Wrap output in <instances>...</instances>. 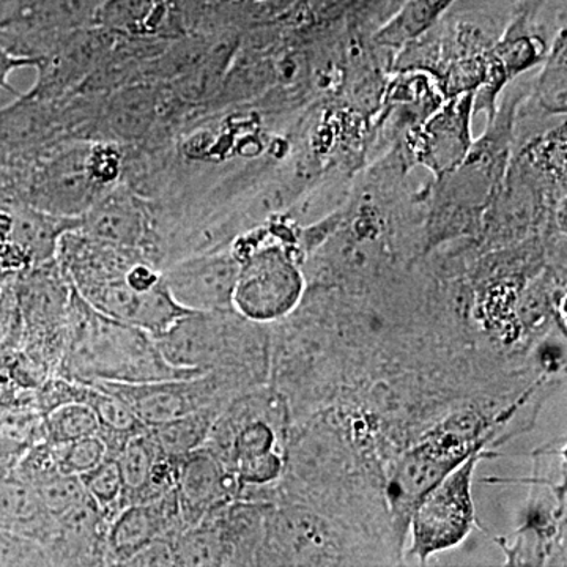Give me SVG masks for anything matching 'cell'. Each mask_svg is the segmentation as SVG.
Listing matches in <instances>:
<instances>
[{
	"label": "cell",
	"mask_w": 567,
	"mask_h": 567,
	"mask_svg": "<svg viewBox=\"0 0 567 567\" xmlns=\"http://www.w3.org/2000/svg\"><path fill=\"white\" fill-rule=\"evenodd\" d=\"M13 278H17V275L7 274V271L0 270V293L3 292L7 284H9Z\"/></svg>",
	"instance_id": "obj_18"
},
{
	"label": "cell",
	"mask_w": 567,
	"mask_h": 567,
	"mask_svg": "<svg viewBox=\"0 0 567 567\" xmlns=\"http://www.w3.org/2000/svg\"><path fill=\"white\" fill-rule=\"evenodd\" d=\"M174 491L186 528L226 506L240 488L221 458L203 446L175 461Z\"/></svg>",
	"instance_id": "obj_7"
},
{
	"label": "cell",
	"mask_w": 567,
	"mask_h": 567,
	"mask_svg": "<svg viewBox=\"0 0 567 567\" xmlns=\"http://www.w3.org/2000/svg\"><path fill=\"white\" fill-rule=\"evenodd\" d=\"M58 371L62 379L89 385L200 375L167 363L152 334L96 311L73 287Z\"/></svg>",
	"instance_id": "obj_1"
},
{
	"label": "cell",
	"mask_w": 567,
	"mask_h": 567,
	"mask_svg": "<svg viewBox=\"0 0 567 567\" xmlns=\"http://www.w3.org/2000/svg\"><path fill=\"white\" fill-rule=\"evenodd\" d=\"M44 427L51 445H62L85 436L99 435L102 424L91 405L71 401L48 410Z\"/></svg>",
	"instance_id": "obj_11"
},
{
	"label": "cell",
	"mask_w": 567,
	"mask_h": 567,
	"mask_svg": "<svg viewBox=\"0 0 567 567\" xmlns=\"http://www.w3.org/2000/svg\"><path fill=\"white\" fill-rule=\"evenodd\" d=\"M82 234L121 248H145L151 234V223L144 207L126 194L115 193L100 197L81 216Z\"/></svg>",
	"instance_id": "obj_9"
},
{
	"label": "cell",
	"mask_w": 567,
	"mask_h": 567,
	"mask_svg": "<svg viewBox=\"0 0 567 567\" xmlns=\"http://www.w3.org/2000/svg\"><path fill=\"white\" fill-rule=\"evenodd\" d=\"M221 410V406H205L177 420L152 425L148 431L164 456L175 462L205 445Z\"/></svg>",
	"instance_id": "obj_10"
},
{
	"label": "cell",
	"mask_w": 567,
	"mask_h": 567,
	"mask_svg": "<svg viewBox=\"0 0 567 567\" xmlns=\"http://www.w3.org/2000/svg\"><path fill=\"white\" fill-rule=\"evenodd\" d=\"M233 308L251 322L270 324L292 315L303 293V279L278 246L254 249L238 259Z\"/></svg>",
	"instance_id": "obj_4"
},
{
	"label": "cell",
	"mask_w": 567,
	"mask_h": 567,
	"mask_svg": "<svg viewBox=\"0 0 567 567\" xmlns=\"http://www.w3.org/2000/svg\"><path fill=\"white\" fill-rule=\"evenodd\" d=\"M41 59L32 55L14 54L9 48L0 44V91H7L17 95L14 89L10 85V76L17 70L32 69L39 66Z\"/></svg>",
	"instance_id": "obj_17"
},
{
	"label": "cell",
	"mask_w": 567,
	"mask_h": 567,
	"mask_svg": "<svg viewBox=\"0 0 567 567\" xmlns=\"http://www.w3.org/2000/svg\"><path fill=\"white\" fill-rule=\"evenodd\" d=\"M9 2V0H0V6H3V3Z\"/></svg>",
	"instance_id": "obj_19"
},
{
	"label": "cell",
	"mask_w": 567,
	"mask_h": 567,
	"mask_svg": "<svg viewBox=\"0 0 567 567\" xmlns=\"http://www.w3.org/2000/svg\"><path fill=\"white\" fill-rule=\"evenodd\" d=\"M121 399L142 424L152 427L177 420L205 406H226L241 394L221 377L205 374L188 379L156 380L144 383H93Z\"/></svg>",
	"instance_id": "obj_5"
},
{
	"label": "cell",
	"mask_w": 567,
	"mask_h": 567,
	"mask_svg": "<svg viewBox=\"0 0 567 567\" xmlns=\"http://www.w3.org/2000/svg\"><path fill=\"white\" fill-rule=\"evenodd\" d=\"M484 454L480 450L470 454L434 488L427 492L413 509L412 554L425 561L436 551L456 547L472 532L475 524V506L472 498V476L477 461Z\"/></svg>",
	"instance_id": "obj_3"
},
{
	"label": "cell",
	"mask_w": 567,
	"mask_h": 567,
	"mask_svg": "<svg viewBox=\"0 0 567 567\" xmlns=\"http://www.w3.org/2000/svg\"><path fill=\"white\" fill-rule=\"evenodd\" d=\"M52 462L62 475L78 476L91 472L107 457V447L100 435L51 445Z\"/></svg>",
	"instance_id": "obj_14"
},
{
	"label": "cell",
	"mask_w": 567,
	"mask_h": 567,
	"mask_svg": "<svg viewBox=\"0 0 567 567\" xmlns=\"http://www.w3.org/2000/svg\"><path fill=\"white\" fill-rule=\"evenodd\" d=\"M164 360L182 371L221 377L235 390L262 385L270 374L265 324L230 311L189 312L155 338Z\"/></svg>",
	"instance_id": "obj_2"
},
{
	"label": "cell",
	"mask_w": 567,
	"mask_h": 567,
	"mask_svg": "<svg viewBox=\"0 0 567 567\" xmlns=\"http://www.w3.org/2000/svg\"><path fill=\"white\" fill-rule=\"evenodd\" d=\"M185 529L175 491L147 503H136L117 511L107 524L104 558L125 566L141 548L158 537L178 535Z\"/></svg>",
	"instance_id": "obj_8"
},
{
	"label": "cell",
	"mask_w": 567,
	"mask_h": 567,
	"mask_svg": "<svg viewBox=\"0 0 567 567\" xmlns=\"http://www.w3.org/2000/svg\"><path fill=\"white\" fill-rule=\"evenodd\" d=\"M85 494L91 496L95 505L102 509L104 517L111 518L121 511L123 483L121 470L115 457H106L92 468L91 472L80 476Z\"/></svg>",
	"instance_id": "obj_13"
},
{
	"label": "cell",
	"mask_w": 567,
	"mask_h": 567,
	"mask_svg": "<svg viewBox=\"0 0 567 567\" xmlns=\"http://www.w3.org/2000/svg\"><path fill=\"white\" fill-rule=\"evenodd\" d=\"M237 257L223 252H197L163 267V279L175 301L189 312L230 311Z\"/></svg>",
	"instance_id": "obj_6"
},
{
	"label": "cell",
	"mask_w": 567,
	"mask_h": 567,
	"mask_svg": "<svg viewBox=\"0 0 567 567\" xmlns=\"http://www.w3.org/2000/svg\"><path fill=\"white\" fill-rule=\"evenodd\" d=\"M84 487H82L80 477L62 475V473H52L50 480L41 486V498L51 513H66L71 507L76 506L85 498Z\"/></svg>",
	"instance_id": "obj_15"
},
{
	"label": "cell",
	"mask_w": 567,
	"mask_h": 567,
	"mask_svg": "<svg viewBox=\"0 0 567 567\" xmlns=\"http://www.w3.org/2000/svg\"><path fill=\"white\" fill-rule=\"evenodd\" d=\"M175 537H158L133 555L125 566H175Z\"/></svg>",
	"instance_id": "obj_16"
},
{
	"label": "cell",
	"mask_w": 567,
	"mask_h": 567,
	"mask_svg": "<svg viewBox=\"0 0 567 567\" xmlns=\"http://www.w3.org/2000/svg\"><path fill=\"white\" fill-rule=\"evenodd\" d=\"M166 13V0H107L100 17L115 31L145 33L158 28Z\"/></svg>",
	"instance_id": "obj_12"
}]
</instances>
